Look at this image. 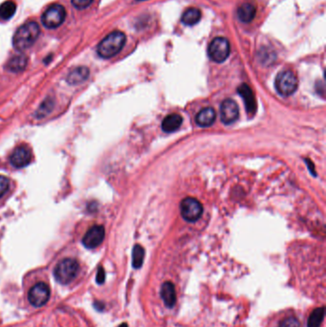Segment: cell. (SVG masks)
Here are the masks:
<instances>
[{"label":"cell","instance_id":"obj_1","mask_svg":"<svg viewBox=\"0 0 326 327\" xmlns=\"http://www.w3.org/2000/svg\"><path fill=\"white\" fill-rule=\"evenodd\" d=\"M39 26L36 22L31 21L23 24L22 26L18 28V31L14 36V47L18 51L26 50L36 42L37 37L39 36Z\"/></svg>","mask_w":326,"mask_h":327},{"label":"cell","instance_id":"obj_2","mask_svg":"<svg viewBox=\"0 0 326 327\" xmlns=\"http://www.w3.org/2000/svg\"><path fill=\"white\" fill-rule=\"evenodd\" d=\"M126 40L127 37L123 32H112L100 41L97 52L102 59H110L120 53L126 44Z\"/></svg>","mask_w":326,"mask_h":327},{"label":"cell","instance_id":"obj_3","mask_svg":"<svg viewBox=\"0 0 326 327\" xmlns=\"http://www.w3.org/2000/svg\"><path fill=\"white\" fill-rule=\"evenodd\" d=\"M80 272V264L74 258H64L55 267L54 276L56 281L68 285L76 280Z\"/></svg>","mask_w":326,"mask_h":327},{"label":"cell","instance_id":"obj_4","mask_svg":"<svg viewBox=\"0 0 326 327\" xmlns=\"http://www.w3.org/2000/svg\"><path fill=\"white\" fill-rule=\"evenodd\" d=\"M51 289L45 282H37L28 291V300L35 307H42L48 302Z\"/></svg>","mask_w":326,"mask_h":327},{"label":"cell","instance_id":"obj_5","mask_svg":"<svg viewBox=\"0 0 326 327\" xmlns=\"http://www.w3.org/2000/svg\"><path fill=\"white\" fill-rule=\"evenodd\" d=\"M298 78L292 71H283L280 73L275 82V86L277 91L281 96L288 97L295 93L298 88Z\"/></svg>","mask_w":326,"mask_h":327},{"label":"cell","instance_id":"obj_6","mask_svg":"<svg viewBox=\"0 0 326 327\" xmlns=\"http://www.w3.org/2000/svg\"><path fill=\"white\" fill-rule=\"evenodd\" d=\"M66 18V11L64 6L60 4H55L46 10L42 15L41 21L42 24L48 29H55L60 27L64 23Z\"/></svg>","mask_w":326,"mask_h":327},{"label":"cell","instance_id":"obj_7","mask_svg":"<svg viewBox=\"0 0 326 327\" xmlns=\"http://www.w3.org/2000/svg\"><path fill=\"white\" fill-rule=\"evenodd\" d=\"M231 51L230 43L224 37H215L208 46L209 58L215 63L225 62Z\"/></svg>","mask_w":326,"mask_h":327},{"label":"cell","instance_id":"obj_8","mask_svg":"<svg viewBox=\"0 0 326 327\" xmlns=\"http://www.w3.org/2000/svg\"><path fill=\"white\" fill-rule=\"evenodd\" d=\"M182 217L189 222H195L203 213V207L199 201L193 197H187L180 203Z\"/></svg>","mask_w":326,"mask_h":327},{"label":"cell","instance_id":"obj_9","mask_svg":"<svg viewBox=\"0 0 326 327\" xmlns=\"http://www.w3.org/2000/svg\"><path fill=\"white\" fill-rule=\"evenodd\" d=\"M239 116V108L236 101L232 99L223 100L220 105V118L225 125L235 123Z\"/></svg>","mask_w":326,"mask_h":327},{"label":"cell","instance_id":"obj_10","mask_svg":"<svg viewBox=\"0 0 326 327\" xmlns=\"http://www.w3.org/2000/svg\"><path fill=\"white\" fill-rule=\"evenodd\" d=\"M32 161V151L27 145H19L10 156V163L15 168L21 169Z\"/></svg>","mask_w":326,"mask_h":327},{"label":"cell","instance_id":"obj_11","mask_svg":"<svg viewBox=\"0 0 326 327\" xmlns=\"http://www.w3.org/2000/svg\"><path fill=\"white\" fill-rule=\"evenodd\" d=\"M105 236L104 228L96 225L90 228L82 238V244L87 249H95L100 246Z\"/></svg>","mask_w":326,"mask_h":327},{"label":"cell","instance_id":"obj_12","mask_svg":"<svg viewBox=\"0 0 326 327\" xmlns=\"http://www.w3.org/2000/svg\"><path fill=\"white\" fill-rule=\"evenodd\" d=\"M238 94L243 98L245 102V106H246V110L250 115H254L256 110V101H255V98H254V92L251 89V87L243 83L241 84L238 89H237Z\"/></svg>","mask_w":326,"mask_h":327},{"label":"cell","instance_id":"obj_13","mask_svg":"<svg viewBox=\"0 0 326 327\" xmlns=\"http://www.w3.org/2000/svg\"><path fill=\"white\" fill-rule=\"evenodd\" d=\"M161 298L167 307L172 308L176 303V291L173 283L167 282L161 287Z\"/></svg>","mask_w":326,"mask_h":327},{"label":"cell","instance_id":"obj_14","mask_svg":"<svg viewBox=\"0 0 326 327\" xmlns=\"http://www.w3.org/2000/svg\"><path fill=\"white\" fill-rule=\"evenodd\" d=\"M216 119V112L211 107L202 109L195 117L196 124L202 127H210Z\"/></svg>","mask_w":326,"mask_h":327},{"label":"cell","instance_id":"obj_15","mask_svg":"<svg viewBox=\"0 0 326 327\" xmlns=\"http://www.w3.org/2000/svg\"><path fill=\"white\" fill-rule=\"evenodd\" d=\"M88 77H89V69L84 66H80L73 69L72 71L68 74L66 81L72 85H76L86 81Z\"/></svg>","mask_w":326,"mask_h":327},{"label":"cell","instance_id":"obj_16","mask_svg":"<svg viewBox=\"0 0 326 327\" xmlns=\"http://www.w3.org/2000/svg\"><path fill=\"white\" fill-rule=\"evenodd\" d=\"M183 119L179 114H171L164 119L162 129L167 133H172L181 127Z\"/></svg>","mask_w":326,"mask_h":327},{"label":"cell","instance_id":"obj_17","mask_svg":"<svg viewBox=\"0 0 326 327\" xmlns=\"http://www.w3.org/2000/svg\"><path fill=\"white\" fill-rule=\"evenodd\" d=\"M27 64L28 59L25 54H16L8 62L6 68L11 72H21L26 68Z\"/></svg>","mask_w":326,"mask_h":327},{"label":"cell","instance_id":"obj_18","mask_svg":"<svg viewBox=\"0 0 326 327\" xmlns=\"http://www.w3.org/2000/svg\"><path fill=\"white\" fill-rule=\"evenodd\" d=\"M255 14H256L255 7H254V5L250 4V3L242 4L237 10L238 18L244 23L251 22L255 17Z\"/></svg>","mask_w":326,"mask_h":327},{"label":"cell","instance_id":"obj_19","mask_svg":"<svg viewBox=\"0 0 326 327\" xmlns=\"http://www.w3.org/2000/svg\"><path fill=\"white\" fill-rule=\"evenodd\" d=\"M202 18V13L197 8H190L182 16V22L187 26H192L198 23Z\"/></svg>","mask_w":326,"mask_h":327},{"label":"cell","instance_id":"obj_20","mask_svg":"<svg viewBox=\"0 0 326 327\" xmlns=\"http://www.w3.org/2000/svg\"><path fill=\"white\" fill-rule=\"evenodd\" d=\"M17 10V5L14 1L8 0L0 5V18L3 20H9L13 18Z\"/></svg>","mask_w":326,"mask_h":327},{"label":"cell","instance_id":"obj_21","mask_svg":"<svg viewBox=\"0 0 326 327\" xmlns=\"http://www.w3.org/2000/svg\"><path fill=\"white\" fill-rule=\"evenodd\" d=\"M324 318V308L315 309L309 316L307 327H319Z\"/></svg>","mask_w":326,"mask_h":327},{"label":"cell","instance_id":"obj_22","mask_svg":"<svg viewBox=\"0 0 326 327\" xmlns=\"http://www.w3.org/2000/svg\"><path fill=\"white\" fill-rule=\"evenodd\" d=\"M145 250L141 245H135L132 252V265L135 269H139L144 262Z\"/></svg>","mask_w":326,"mask_h":327},{"label":"cell","instance_id":"obj_23","mask_svg":"<svg viewBox=\"0 0 326 327\" xmlns=\"http://www.w3.org/2000/svg\"><path fill=\"white\" fill-rule=\"evenodd\" d=\"M54 107V100L52 98H47L39 106L36 111V117L38 119L43 118L48 115Z\"/></svg>","mask_w":326,"mask_h":327},{"label":"cell","instance_id":"obj_24","mask_svg":"<svg viewBox=\"0 0 326 327\" xmlns=\"http://www.w3.org/2000/svg\"><path fill=\"white\" fill-rule=\"evenodd\" d=\"M280 327H300V323L297 318L289 317L281 320Z\"/></svg>","mask_w":326,"mask_h":327},{"label":"cell","instance_id":"obj_25","mask_svg":"<svg viewBox=\"0 0 326 327\" xmlns=\"http://www.w3.org/2000/svg\"><path fill=\"white\" fill-rule=\"evenodd\" d=\"M10 187V180L6 176L0 175V197H2L8 190Z\"/></svg>","mask_w":326,"mask_h":327},{"label":"cell","instance_id":"obj_26","mask_svg":"<svg viewBox=\"0 0 326 327\" xmlns=\"http://www.w3.org/2000/svg\"><path fill=\"white\" fill-rule=\"evenodd\" d=\"M93 0H72V4L75 8L77 9L82 10L87 8Z\"/></svg>","mask_w":326,"mask_h":327},{"label":"cell","instance_id":"obj_27","mask_svg":"<svg viewBox=\"0 0 326 327\" xmlns=\"http://www.w3.org/2000/svg\"><path fill=\"white\" fill-rule=\"evenodd\" d=\"M97 282L99 284H102L104 282V280H105V272L103 270L102 267L99 268V271H98V274H97Z\"/></svg>","mask_w":326,"mask_h":327},{"label":"cell","instance_id":"obj_28","mask_svg":"<svg viewBox=\"0 0 326 327\" xmlns=\"http://www.w3.org/2000/svg\"><path fill=\"white\" fill-rule=\"evenodd\" d=\"M119 327H128V325H127V323H122Z\"/></svg>","mask_w":326,"mask_h":327}]
</instances>
